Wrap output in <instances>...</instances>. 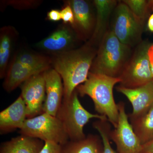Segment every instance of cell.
Masks as SVG:
<instances>
[{
    "label": "cell",
    "instance_id": "cell-10",
    "mask_svg": "<svg viewBox=\"0 0 153 153\" xmlns=\"http://www.w3.org/2000/svg\"><path fill=\"white\" fill-rule=\"evenodd\" d=\"M46 87V99L43 112L56 116L62 104L63 86L62 78L54 68L44 72Z\"/></svg>",
    "mask_w": 153,
    "mask_h": 153
},
{
    "label": "cell",
    "instance_id": "cell-15",
    "mask_svg": "<svg viewBox=\"0 0 153 153\" xmlns=\"http://www.w3.org/2000/svg\"><path fill=\"white\" fill-rule=\"evenodd\" d=\"M94 4L96 10V18L94 30L88 44H100L102 38L108 32L110 17L115 8L117 1L114 0H94Z\"/></svg>",
    "mask_w": 153,
    "mask_h": 153
},
{
    "label": "cell",
    "instance_id": "cell-16",
    "mask_svg": "<svg viewBox=\"0 0 153 153\" xmlns=\"http://www.w3.org/2000/svg\"><path fill=\"white\" fill-rule=\"evenodd\" d=\"M39 71L24 65L16 57L11 61L4 77L3 87L6 91H13Z\"/></svg>",
    "mask_w": 153,
    "mask_h": 153
},
{
    "label": "cell",
    "instance_id": "cell-9",
    "mask_svg": "<svg viewBox=\"0 0 153 153\" xmlns=\"http://www.w3.org/2000/svg\"><path fill=\"white\" fill-rule=\"evenodd\" d=\"M21 96L27 108V118L41 114L46 99L44 72L36 74L21 85Z\"/></svg>",
    "mask_w": 153,
    "mask_h": 153
},
{
    "label": "cell",
    "instance_id": "cell-2",
    "mask_svg": "<svg viewBox=\"0 0 153 153\" xmlns=\"http://www.w3.org/2000/svg\"><path fill=\"white\" fill-rule=\"evenodd\" d=\"M120 81L119 77L90 72L86 81L76 89L80 96L87 95L91 99L95 110L106 117L114 128L117 126L119 110L113 91L114 85Z\"/></svg>",
    "mask_w": 153,
    "mask_h": 153
},
{
    "label": "cell",
    "instance_id": "cell-7",
    "mask_svg": "<svg viewBox=\"0 0 153 153\" xmlns=\"http://www.w3.org/2000/svg\"><path fill=\"white\" fill-rule=\"evenodd\" d=\"M114 16L111 30L117 38L131 48L139 44L144 24L122 1L116 7Z\"/></svg>",
    "mask_w": 153,
    "mask_h": 153
},
{
    "label": "cell",
    "instance_id": "cell-13",
    "mask_svg": "<svg viewBox=\"0 0 153 153\" xmlns=\"http://www.w3.org/2000/svg\"><path fill=\"white\" fill-rule=\"evenodd\" d=\"M116 89L125 96L132 106V112L128 117L138 115L153 103V80L135 88H126L119 85Z\"/></svg>",
    "mask_w": 153,
    "mask_h": 153
},
{
    "label": "cell",
    "instance_id": "cell-22",
    "mask_svg": "<svg viewBox=\"0 0 153 153\" xmlns=\"http://www.w3.org/2000/svg\"><path fill=\"white\" fill-rule=\"evenodd\" d=\"M122 1L143 24L153 11V0H124Z\"/></svg>",
    "mask_w": 153,
    "mask_h": 153
},
{
    "label": "cell",
    "instance_id": "cell-21",
    "mask_svg": "<svg viewBox=\"0 0 153 153\" xmlns=\"http://www.w3.org/2000/svg\"><path fill=\"white\" fill-rule=\"evenodd\" d=\"M15 57L24 65L40 73L47 71L51 68L52 66V58L40 54L24 52L19 53Z\"/></svg>",
    "mask_w": 153,
    "mask_h": 153
},
{
    "label": "cell",
    "instance_id": "cell-30",
    "mask_svg": "<svg viewBox=\"0 0 153 153\" xmlns=\"http://www.w3.org/2000/svg\"><path fill=\"white\" fill-rule=\"evenodd\" d=\"M147 26L149 30L151 32H153V13L149 17Z\"/></svg>",
    "mask_w": 153,
    "mask_h": 153
},
{
    "label": "cell",
    "instance_id": "cell-17",
    "mask_svg": "<svg viewBox=\"0 0 153 153\" xmlns=\"http://www.w3.org/2000/svg\"><path fill=\"white\" fill-rule=\"evenodd\" d=\"M44 143L39 139L21 134L2 143L0 153H40Z\"/></svg>",
    "mask_w": 153,
    "mask_h": 153
},
{
    "label": "cell",
    "instance_id": "cell-20",
    "mask_svg": "<svg viewBox=\"0 0 153 153\" xmlns=\"http://www.w3.org/2000/svg\"><path fill=\"white\" fill-rule=\"evenodd\" d=\"M102 141L98 136L89 134L79 140H69L62 146L61 153H101Z\"/></svg>",
    "mask_w": 153,
    "mask_h": 153
},
{
    "label": "cell",
    "instance_id": "cell-26",
    "mask_svg": "<svg viewBox=\"0 0 153 153\" xmlns=\"http://www.w3.org/2000/svg\"><path fill=\"white\" fill-rule=\"evenodd\" d=\"M62 146L52 142H45L40 153H61Z\"/></svg>",
    "mask_w": 153,
    "mask_h": 153
},
{
    "label": "cell",
    "instance_id": "cell-1",
    "mask_svg": "<svg viewBox=\"0 0 153 153\" xmlns=\"http://www.w3.org/2000/svg\"><path fill=\"white\" fill-rule=\"evenodd\" d=\"M97 52L88 43L52 58V66L63 80V100L70 98L76 88L86 81Z\"/></svg>",
    "mask_w": 153,
    "mask_h": 153
},
{
    "label": "cell",
    "instance_id": "cell-12",
    "mask_svg": "<svg viewBox=\"0 0 153 153\" xmlns=\"http://www.w3.org/2000/svg\"><path fill=\"white\" fill-rule=\"evenodd\" d=\"M74 13V22L72 29L77 38L85 39L92 36L95 19L89 3L84 0H72L66 2Z\"/></svg>",
    "mask_w": 153,
    "mask_h": 153
},
{
    "label": "cell",
    "instance_id": "cell-14",
    "mask_svg": "<svg viewBox=\"0 0 153 153\" xmlns=\"http://www.w3.org/2000/svg\"><path fill=\"white\" fill-rule=\"evenodd\" d=\"M27 119V108L21 96L0 113L1 134L7 133L23 126Z\"/></svg>",
    "mask_w": 153,
    "mask_h": 153
},
{
    "label": "cell",
    "instance_id": "cell-24",
    "mask_svg": "<svg viewBox=\"0 0 153 153\" xmlns=\"http://www.w3.org/2000/svg\"><path fill=\"white\" fill-rule=\"evenodd\" d=\"M7 5L11 6L19 10L35 8L40 4V1H6Z\"/></svg>",
    "mask_w": 153,
    "mask_h": 153
},
{
    "label": "cell",
    "instance_id": "cell-29",
    "mask_svg": "<svg viewBox=\"0 0 153 153\" xmlns=\"http://www.w3.org/2000/svg\"><path fill=\"white\" fill-rule=\"evenodd\" d=\"M148 57L149 60L151 71L153 76V44H151L148 49Z\"/></svg>",
    "mask_w": 153,
    "mask_h": 153
},
{
    "label": "cell",
    "instance_id": "cell-11",
    "mask_svg": "<svg viewBox=\"0 0 153 153\" xmlns=\"http://www.w3.org/2000/svg\"><path fill=\"white\" fill-rule=\"evenodd\" d=\"M76 33L70 27L62 26L36 44V47L55 55L72 50Z\"/></svg>",
    "mask_w": 153,
    "mask_h": 153
},
{
    "label": "cell",
    "instance_id": "cell-23",
    "mask_svg": "<svg viewBox=\"0 0 153 153\" xmlns=\"http://www.w3.org/2000/svg\"><path fill=\"white\" fill-rule=\"evenodd\" d=\"M107 121L98 120L93 123V127L98 132L102 141L103 149L101 153H117L113 149L110 142V133L111 129Z\"/></svg>",
    "mask_w": 153,
    "mask_h": 153
},
{
    "label": "cell",
    "instance_id": "cell-8",
    "mask_svg": "<svg viewBox=\"0 0 153 153\" xmlns=\"http://www.w3.org/2000/svg\"><path fill=\"white\" fill-rule=\"evenodd\" d=\"M117 105L118 120L110 133V139L115 144L117 153H141L142 145L128 121L125 104L120 102Z\"/></svg>",
    "mask_w": 153,
    "mask_h": 153
},
{
    "label": "cell",
    "instance_id": "cell-3",
    "mask_svg": "<svg viewBox=\"0 0 153 153\" xmlns=\"http://www.w3.org/2000/svg\"><path fill=\"white\" fill-rule=\"evenodd\" d=\"M131 48L108 30L99 45L90 72L118 77L131 56Z\"/></svg>",
    "mask_w": 153,
    "mask_h": 153
},
{
    "label": "cell",
    "instance_id": "cell-27",
    "mask_svg": "<svg viewBox=\"0 0 153 153\" xmlns=\"http://www.w3.org/2000/svg\"><path fill=\"white\" fill-rule=\"evenodd\" d=\"M47 19L50 21L57 22L61 20L60 11L56 9H52L47 14Z\"/></svg>",
    "mask_w": 153,
    "mask_h": 153
},
{
    "label": "cell",
    "instance_id": "cell-28",
    "mask_svg": "<svg viewBox=\"0 0 153 153\" xmlns=\"http://www.w3.org/2000/svg\"><path fill=\"white\" fill-rule=\"evenodd\" d=\"M141 153H153V139L142 145Z\"/></svg>",
    "mask_w": 153,
    "mask_h": 153
},
{
    "label": "cell",
    "instance_id": "cell-25",
    "mask_svg": "<svg viewBox=\"0 0 153 153\" xmlns=\"http://www.w3.org/2000/svg\"><path fill=\"white\" fill-rule=\"evenodd\" d=\"M61 20H63L65 25H70L73 26L74 24V13L71 6L66 3L64 7L60 11Z\"/></svg>",
    "mask_w": 153,
    "mask_h": 153
},
{
    "label": "cell",
    "instance_id": "cell-6",
    "mask_svg": "<svg viewBox=\"0 0 153 153\" xmlns=\"http://www.w3.org/2000/svg\"><path fill=\"white\" fill-rule=\"evenodd\" d=\"M151 44L141 42L131 56L120 76V86L133 88L153 80L148 51Z\"/></svg>",
    "mask_w": 153,
    "mask_h": 153
},
{
    "label": "cell",
    "instance_id": "cell-4",
    "mask_svg": "<svg viewBox=\"0 0 153 153\" xmlns=\"http://www.w3.org/2000/svg\"><path fill=\"white\" fill-rule=\"evenodd\" d=\"M56 117L64 126L69 140L72 141L85 138L83 129L90 120H108L105 116L91 113L85 109L79 101L76 90L70 98L63 100Z\"/></svg>",
    "mask_w": 153,
    "mask_h": 153
},
{
    "label": "cell",
    "instance_id": "cell-19",
    "mask_svg": "<svg viewBox=\"0 0 153 153\" xmlns=\"http://www.w3.org/2000/svg\"><path fill=\"white\" fill-rule=\"evenodd\" d=\"M17 32L14 27L4 26L0 30V77L4 78Z\"/></svg>",
    "mask_w": 153,
    "mask_h": 153
},
{
    "label": "cell",
    "instance_id": "cell-5",
    "mask_svg": "<svg viewBox=\"0 0 153 153\" xmlns=\"http://www.w3.org/2000/svg\"><path fill=\"white\" fill-rule=\"evenodd\" d=\"M20 133L63 146L69 140L62 122L56 116L43 113L35 117L27 118Z\"/></svg>",
    "mask_w": 153,
    "mask_h": 153
},
{
    "label": "cell",
    "instance_id": "cell-18",
    "mask_svg": "<svg viewBox=\"0 0 153 153\" xmlns=\"http://www.w3.org/2000/svg\"><path fill=\"white\" fill-rule=\"evenodd\" d=\"M128 118L142 145L153 139V103L140 114Z\"/></svg>",
    "mask_w": 153,
    "mask_h": 153
}]
</instances>
